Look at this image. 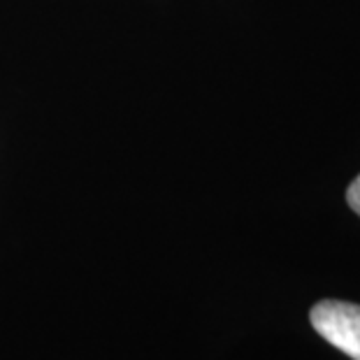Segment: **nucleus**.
Listing matches in <instances>:
<instances>
[{"label":"nucleus","mask_w":360,"mask_h":360,"mask_svg":"<svg viewBox=\"0 0 360 360\" xmlns=\"http://www.w3.org/2000/svg\"><path fill=\"white\" fill-rule=\"evenodd\" d=\"M319 337L340 349L344 356L360 360V304L342 300H321L309 311Z\"/></svg>","instance_id":"f257e3e1"},{"label":"nucleus","mask_w":360,"mask_h":360,"mask_svg":"<svg viewBox=\"0 0 360 360\" xmlns=\"http://www.w3.org/2000/svg\"><path fill=\"white\" fill-rule=\"evenodd\" d=\"M347 202H349L351 210H354L358 217H360V174H358L354 181H351V186L347 191Z\"/></svg>","instance_id":"f03ea898"}]
</instances>
